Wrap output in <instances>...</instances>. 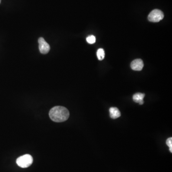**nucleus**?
Here are the masks:
<instances>
[{
	"label": "nucleus",
	"instance_id": "f257e3e1",
	"mask_svg": "<svg viewBox=\"0 0 172 172\" xmlns=\"http://www.w3.org/2000/svg\"><path fill=\"white\" fill-rule=\"evenodd\" d=\"M50 118L56 122H65L70 117V112L66 108L62 106H56L50 109L49 113Z\"/></svg>",
	"mask_w": 172,
	"mask_h": 172
},
{
	"label": "nucleus",
	"instance_id": "f03ea898",
	"mask_svg": "<svg viewBox=\"0 0 172 172\" xmlns=\"http://www.w3.org/2000/svg\"><path fill=\"white\" fill-rule=\"evenodd\" d=\"M33 162L32 156L30 154H25L20 156L16 160V164L19 167L22 168L29 167Z\"/></svg>",
	"mask_w": 172,
	"mask_h": 172
},
{
	"label": "nucleus",
	"instance_id": "7ed1b4c3",
	"mask_svg": "<svg viewBox=\"0 0 172 172\" xmlns=\"http://www.w3.org/2000/svg\"><path fill=\"white\" fill-rule=\"evenodd\" d=\"M164 17L163 11L158 9L152 11L148 15V19L150 22L157 23L162 20Z\"/></svg>",
	"mask_w": 172,
	"mask_h": 172
},
{
	"label": "nucleus",
	"instance_id": "20e7f679",
	"mask_svg": "<svg viewBox=\"0 0 172 172\" xmlns=\"http://www.w3.org/2000/svg\"><path fill=\"white\" fill-rule=\"evenodd\" d=\"M39 49L41 54H47L50 51V47L49 44L45 41L44 38L40 37L38 39Z\"/></svg>",
	"mask_w": 172,
	"mask_h": 172
},
{
	"label": "nucleus",
	"instance_id": "39448f33",
	"mask_svg": "<svg viewBox=\"0 0 172 172\" xmlns=\"http://www.w3.org/2000/svg\"><path fill=\"white\" fill-rule=\"evenodd\" d=\"M144 66V62L141 59H135L131 64V69L135 71L141 70Z\"/></svg>",
	"mask_w": 172,
	"mask_h": 172
},
{
	"label": "nucleus",
	"instance_id": "423d86ee",
	"mask_svg": "<svg viewBox=\"0 0 172 172\" xmlns=\"http://www.w3.org/2000/svg\"><path fill=\"white\" fill-rule=\"evenodd\" d=\"M109 115L112 118L115 119L121 116V112L117 108L111 107L109 109Z\"/></svg>",
	"mask_w": 172,
	"mask_h": 172
},
{
	"label": "nucleus",
	"instance_id": "0eeeda50",
	"mask_svg": "<svg viewBox=\"0 0 172 172\" xmlns=\"http://www.w3.org/2000/svg\"><path fill=\"white\" fill-rule=\"evenodd\" d=\"M144 94L137 93L133 95V100L135 102L138 103L139 104L142 105L144 103Z\"/></svg>",
	"mask_w": 172,
	"mask_h": 172
},
{
	"label": "nucleus",
	"instance_id": "6e6552de",
	"mask_svg": "<svg viewBox=\"0 0 172 172\" xmlns=\"http://www.w3.org/2000/svg\"><path fill=\"white\" fill-rule=\"evenodd\" d=\"M97 56L99 60H102L105 57V52L102 48H99L97 52Z\"/></svg>",
	"mask_w": 172,
	"mask_h": 172
},
{
	"label": "nucleus",
	"instance_id": "1a4fd4ad",
	"mask_svg": "<svg viewBox=\"0 0 172 172\" xmlns=\"http://www.w3.org/2000/svg\"><path fill=\"white\" fill-rule=\"evenodd\" d=\"M87 42L90 44H93L96 42V37L93 35H89L86 38Z\"/></svg>",
	"mask_w": 172,
	"mask_h": 172
},
{
	"label": "nucleus",
	"instance_id": "9d476101",
	"mask_svg": "<svg viewBox=\"0 0 172 172\" xmlns=\"http://www.w3.org/2000/svg\"><path fill=\"white\" fill-rule=\"evenodd\" d=\"M166 144L167 145L169 148V150H170L171 153H172V138L170 137V138H168L167 139V141H166Z\"/></svg>",
	"mask_w": 172,
	"mask_h": 172
},
{
	"label": "nucleus",
	"instance_id": "9b49d317",
	"mask_svg": "<svg viewBox=\"0 0 172 172\" xmlns=\"http://www.w3.org/2000/svg\"><path fill=\"white\" fill-rule=\"evenodd\" d=\"M1 0H0V4H1Z\"/></svg>",
	"mask_w": 172,
	"mask_h": 172
}]
</instances>
